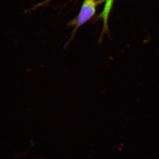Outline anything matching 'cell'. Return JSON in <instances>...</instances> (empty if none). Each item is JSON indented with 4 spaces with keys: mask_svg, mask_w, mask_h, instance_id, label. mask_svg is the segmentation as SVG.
Returning <instances> with one entry per match:
<instances>
[{
    "mask_svg": "<svg viewBox=\"0 0 159 159\" xmlns=\"http://www.w3.org/2000/svg\"><path fill=\"white\" fill-rule=\"evenodd\" d=\"M98 4V2L96 0H84L78 15L69 24V25L74 26V28L71 33L70 37L65 47H67L73 40L80 28L93 17L96 13V8Z\"/></svg>",
    "mask_w": 159,
    "mask_h": 159,
    "instance_id": "cell-1",
    "label": "cell"
},
{
    "mask_svg": "<svg viewBox=\"0 0 159 159\" xmlns=\"http://www.w3.org/2000/svg\"><path fill=\"white\" fill-rule=\"evenodd\" d=\"M112 1V0H107V2L106 5V7L104 8V11H107V12H110L111 9L110 6L111 4Z\"/></svg>",
    "mask_w": 159,
    "mask_h": 159,
    "instance_id": "cell-2",
    "label": "cell"
},
{
    "mask_svg": "<svg viewBox=\"0 0 159 159\" xmlns=\"http://www.w3.org/2000/svg\"><path fill=\"white\" fill-rule=\"evenodd\" d=\"M51 1V0H45V1H44V2H43L42 4H41V5H44V4H47V3H49V2Z\"/></svg>",
    "mask_w": 159,
    "mask_h": 159,
    "instance_id": "cell-3",
    "label": "cell"
}]
</instances>
